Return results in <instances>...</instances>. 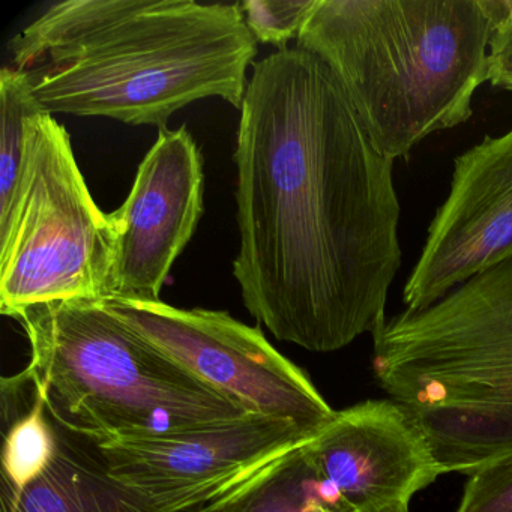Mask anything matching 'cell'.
<instances>
[{"mask_svg": "<svg viewBox=\"0 0 512 512\" xmlns=\"http://www.w3.org/2000/svg\"><path fill=\"white\" fill-rule=\"evenodd\" d=\"M239 112L233 275L245 307L310 352L376 334L403 259L394 161L328 65L296 46L254 64Z\"/></svg>", "mask_w": 512, "mask_h": 512, "instance_id": "6da1fadb", "label": "cell"}, {"mask_svg": "<svg viewBox=\"0 0 512 512\" xmlns=\"http://www.w3.org/2000/svg\"><path fill=\"white\" fill-rule=\"evenodd\" d=\"M256 38L241 2L64 0L10 41L16 68L49 115L166 128L221 98L241 110Z\"/></svg>", "mask_w": 512, "mask_h": 512, "instance_id": "7a4b0ae2", "label": "cell"}, {"mask_svg": "<svg viewBox=\"0 0 512 512\" xmlns=\"http://www.w3.org/2000/svg\"><path fill=\"white\" fill-rule=\"evenodd\" d=\"M505 0H316L296 47L319 56L374 148L409 160L469 121Z\"/></svg>", "mask_w": 512, "mask_h": 512, "instance_id": "3957f363", "label": "cell"}, {"mask_svg": "<svg viewBox=\"0 0 512 512\" xmlns=\"http://www.w3.org/2000/svg\"><path fill=\"white\" fill-rule=\"evenodd\" d=\"M373 338L377 382L415 416L443 475L511 457L512 259Z\"/></svg>", "mask_w": 512, "mask_h": 512, "instance_id": "277c9868", "label": "cell"}, {"mask_svg": "<svg viewBox=\"0 0 512 512\" xmlns=\"http://www.w3.org/2000/svg\"><path fill=\"white\" fill-rule=\"evenodd\" d=\"M13 319L25 329L31 346L25 371L50 416L95 442L245 415L131 331L103 301L32 305Z\"/></svg>", "mask_w": 512, "mask_h": 512, "instance_id": "5b68a950", "label": "cell"}, {"mask_svg": "<svg viewBox=\"0 0 512 512\" xmlns=\"http://www.w3.org/2000/svg\"><path fill=\"white\" fill-rule=\"evenodd\" d=\"M113 232L77 164L67 128L49 113L28 124L16 196L0 215V311L107 298Z\"/></svg>", "mask_w": 512, "mask_h": 512, "instance_id": "8992f818", "label": "cell"}, {"mask_svg": "<svg viewBox=\"0 0 512 512\" xmlns=\"http://www.w3.org/2000/svg\"><path fill=\"white\" fill-rule=\"evenodd\" d=\"M320 433V431H319ZM317 431L268 416L97 442L110 472L158 512H224Z\"/></svg>", "mask_w": 512, "mask_h": 512, "instance_id": "52a82bcc", "label": "cell"}, {"mask_svg": "<svg viewBox=\"0 0 512 512\" xmlns=\"http://www.w3.org/2000/svg\"><path fill=\"white\" fill-rule=\"evenodd\" d=\"M103 302L146 343L245 415L284 419L317 433L334 418L335 410L310 377L281 355L259 326L245 325L226 311L187 310L163 301Z\"/></svg>", "mask_w": 512, "mask_h": 512, "instance_id": "ba28073f", "label": "cell"}, {"mask_svg": "<svg viewBox=\"0 0 512 512\" xmlns=\"http://www.w3.org/2000/svg\"><path fill=\"white\" fill-rule=\"evenodd\" d=\"M203 158L187 127L161 128L127 200L109 214L113 263L106 299L158 302L203 214Z\"/></svg>", "mask_w": 512, "mask_h": 512, "instance_id": "9c48e42d", "label": "cell"}, {"mask_svg": "<svg viewBox=\"0 0 512 512\" xmlns=\"http://www.w3.org/2000/svg\"><path fill=\"white\" fill-rule=\"evenodd\" d=\"M511 259L512 130L485 137L455 160L451 191L404 286L406 310H425Z\"/></svg>", "mask_w": 512, "mask_h": 512, "instance_id": "30bf717a", "label": "cell"}, {"mask_svg": "<svg viewBox=\"0 0 512 512\" xmlns=\"http://www.w3.org/2000/svg\"><path fill=\"white\" fill-rule=\"evenodd\" d=\"M307 449L355 512H409L443 475L415 416L391 398L335 412Z\"/></svg>", "mask_w": 512, "mask_h": 512, "instance_id": "8fae6325", "label": "cell"}, {"mask_svg": "<svg viewBox=\"0 0 512 512\" xmlns=\"http://www.w3.org/2000/svg\"><path fill=\"white\" fill-rule=\"evenodd\" d=\"M50 419L56 436L52 463L22 490L2 487V512H158L110 472L95 440Z\"/></svg>", "mask_w": 512, "mask_h": 512, "instance_id": "7c38bea8", "label": "cell"}, {"mask_svg": "<svg viewBox=\"0 0 512 512\" xmlns=\"http://www.w3.org/2000/svg\"><path fill=\"white\" fill-rule=\"evenodd\" d=\"M2 418V487L19 491L46 472L56 451L52 419L25 370L2 380Z\"/></svg>", "mask_w": 512, "mask_h": 512, "instance_id": "4fadbf2b", "label": "cell"}, {"mask_svg": "<svg viewBox=\"0 0 512 512\" xmlns=\"http://www.w3.org/2000/svg\"><path fill=\"white\" fill-rule=\"evenodd\" d=\"M224 512H355L325 478L307 445L290 452Z\"/></svg>", "mask_w": 512, "mask_h": 512, "instance_id": "5bb4252c", "label": "cell"}, {"mask_svg": "<svg viewBox=\"0 0 512 512\" xmlns=\"http://www.w3.org/2000/svg\"><path fill=\"white\" fill-rule=\"evenodd\" d=\"M2 142H0V215L7 214L16 196L25 160L28 124L44 112L25 77L13 67L0 71Z\"/></svg>", "mask_w": 512, "mask_h": 512, "instance_id": "9a60e30c", "label": "cell"}, {"mask_svg": "<svg viewBox=\"0 0 512 512\" xmlns=\"http://www.w3.org/2000/svg\"><path fill=\"white\" fill-rule=\"evenodd\" d=\"M316 0H244L241 2L245 22L257 43L287 49L289 41L298 38Z\"/></svg>", "mask_w": 512, "mask_h": 512, "instance_id": "2e32d148", "label": "cell"}, {"mask_svg": "<svg viewBox=\"0 0 512 512\" xmlns=\"http://www.w3.org/2000/svg\"><path fill=\"white\" fill-rule=\"evenodd\" d=\"M457 512H512V455L470 475Z\"/></svg>", "mask_w": 512, "mask_h": 512, "instance_id": "e0dca14e", "label": "cell"}, {"mask_svg": "<svg viewBox=\"0 0 512 512\" xmlns=\"http://www.w3.org/2000/svg\"><path fill=\"white\" fill-rule=\"evenodd\" d=\"M488 82L493 88L512 92V0H505L488 52Z\"/></svg>", "mask_w": 512, "mask_h": 512, "instance_id": "ac0fdd59", "label": "cell"}]
</instances>
